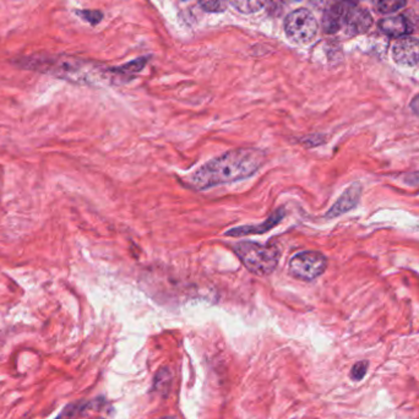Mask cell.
<instances>
[{
  "label": "cell",
  "mask_w": 419,
  "mask_h": 419,
  "mask_svg": "<svg viewBox=\"0 0 419 419\" xmlns=\"http://www.w3.org/2000/svg\"><path fill=\"white\" fill-rule=\"evenodd\" d=\"M284 31L293 43L308 44L316 36L318 22L309 10H294L286 18Z\"/></svg>",
  "instance_id": "cell-4"
},
{
  "label": "cell",
  "mask_w": 419,
  "mask_h": 419,
  "mask_svg": "<svg viewBox=\"0 0 419 419\" xmlns=\"http://www.w3.org/2000/svg\"><path fill=\"white\" fill-rule=\"evenodd\" d=\"M313 4L316 5V6H319V5L323 4L324 0H310Z\"/></svg>",
  "instance_id": "cell-18"
},
{
  "label": "cell",
  "mask_w": 419,
  "mask_h": 419,
  "mask_svg": "<svg viewBox=\"0 0 419 419\" xmlns=\"http://www.w3.org/2000/svg\"><path fill=\"white\" fill-rule=\"evenodd\" d=\"M368 367H369V363L367 361L356 363L351 369V379H353L354 381L362 380L367 374Z\"/></svg>",
  "instance_id": "cell-15"
},
{
  "label": "cell",
  "mask_w": 419,
  "mask_h": 419,
  "mask_svg": "<svg viewBox=\"0 0 419 419\" xmlns=\"http://www.w3.org/2000/svg\"><path fill=\"white\" fill-rule=\"evenodd\" d=\"M328 267V259L324 254L306 250L293 255L289 260V275L301 281H314L323 275Z\"/></svg>",
  "instance_id": "cell-3"
},
{
  "label": "cell",
  "mask_w": 419,
  "mask_h": 419,
  "mask_svg": "<svg viewBox=\"0 0 419 419\" xmlns=\"http://www.w3.org/2000/svg\"><path fill=\"white\" fill-rule=\"evenodd\" d=\"M284 216H286V212L284 209L276 210L275 212H272L264 222L231 228L224 233V236L232 237V238H242V237L253 236V234H264V233L271 231L272 228H275L284 219Z\"/></svg>",
  "instance_id": "cell-5"
},
{
  "label": "cell",
  "mask_w": 419,
  "mask_h": 419,
  "mask_svg": "<svg viewBox=\"0 0 419 419\" xmlns=\"http://www.w3.org/2000/svg\"><path fill=\"white\" fill-rule=\"evenodd\" d=\"M233 250L247 270L257 276H269L279 265L281 250L272 243L262 244L257 242H239Z\"/></svg>",
  "instance_id": "cell-2"
},
{
  "label": "cell",
  "mask_w": 419,
  "mask_h": 419,
  "mask_svg": "<svg viewBox=\"0 0 419 419\" xmlns=\"http://www.w3.org/2000/svg\"><path fill=\"white\" fill-rule=\"evenodd\" d=\"M362 195V187L361 184L354 183L351 185L347 190H346L338 200L331 206V209L329 210L328 214H325L326 219H335L338 217L341 214L348 212L351 210L354 209L357 204H358L359 199Z\"/></svg>",
  "instance_id": "cell-7"
},
{
  "label": "cell",
  "mask_w": 419,
  "mask_h": 419,
  "mask_svg": "<svg viewBox=\"0 0 419 419\" xmlns=\"http://www.w3.org/2000/svg\"><path fill=\"white\" fill-rule=\"evenodd\" d=\"M157 419H175V417H170V415H165V417H161V418Z\"/></svg>",
  "instance_id": "cell-19"
},
{
  "label": "cell",
  "mask_w": 419,
  "mask_h": 419,
  "mask_svg": "<svg viewBox=\"0 0 419 419\" xmlns=\"http://www.w3.org/2000/svg\"><path fill=\"white\" fill-rule=\"evenodd\" d=\"M201 6L210 13H219L226 9L228 0H199Z\"/></svg>",
  "instance_id": "cell-13"
},
{
  "label": "cell",
  "mask_w": 419,
  "mask_h": 419,
  "mask_svg": "<svg viewBox=\"0 0 419 419\" xmlns=\"http://www.w3.org/2000/svg\"><path fill=\"white\" fill-rule=\"evenodd\" d=\"M405 4H406V0H379L378 8L380 13L391 14L403 8Z\"/></svg>",
  "instance_id": "cell-12"
},
{
  "label": "cell",
  "mask_w": 419,
  "mask_h": 419,
  "mask_svg": "<svg viewBox=\"0 0 419 419\" xmlns=\"http://www.w3.org/2000/svg\"><path fill=\"white\" fill-rule=\"evenodd\" d=\"M88 407V403H83V402L73 403V405H69V406L66 407V410L61 412V415L56 419H71L75 415H79L80 412H83Z\"/></svg>",
  "instance_id": "cell-14"
},
{
  "label": "cell",
  "mask_w": 419,
  "mask_h": 419,
  "mask_svg": "<svg viewBox=\"0 0 419 419\" xmlns=\"http://www.w3.org/2000/svg\"><path fill=\"white\" fill-rule=\"evenodd\" d=\"M371 22L373 19L367 10L353 6L346 15L345 25L347 33L352 36L364 33L371 26Z\"/></svg>",
  "instance_id": "cell-8"
},
{
  "label": "cell",
  "mask_w": 419,
  "mask_h": 419,
  "mask_svg": "<svg viewBox=\"0 0 419 419\" xmlns=\"http://www.w3.org/2000/svg\"><path fill=\"white\" fill-rule=\"evenodd\" d=\"M405 182L408 185H412V187H419V172L407 175L406 178H405Z\"/></svg>",
  "instance_id": "cell-17"
},
{
  "label": "cell",
  "mask_w": 419,
  "mask_h": 419,
  "mask_svg": "<svg viewBox=\"0 0 419 419\" xmlns=\"http://www.w3.org/2000/svg\"><path fill=\"white\" fill-rule=\"evenodd\" d=\"M379 27L385 35L393 37V38H401L403 36H406L410 31L406 19L403 16H391V18L383 19L379 22Z\"/></svg>",
  "instance_id": "cell-9"
},
{
  "label": "cell",
  "mask_w": 419,
  "mask_h": 419,
  "mask_svg": "<svg viewBox=\"0 0 419 419\" xmlns=\"http://www.w3.org/2000/svg\"><path fill=\"white\" fill-rule=\"evenodd\" d=\"M395 61L402 66H413L419 63V41L413 37H401L393 44Z\"/></svg>",
  "instance_id": "cell-6"
},
{
  "label": "cell",
  "mask_w": 419,
  "mask_h": 419,
  "mask_svg": "<svg viewBox=\"0 0 419 419\" xmlns=\"http://www.w3.org/2000/svg\"><path fill=\"white\" fill-rule=\"evenodd\" d=\"M267 0H228V3L243 14L258 13L262 10Z\"/></svg>",
  "instance_id": "cell-10"
},
{
  "label": "cell",
  "mask_w": 419,
  "mask_h": 419,
  "mask_svg": "<svg viewBox=\"0 0 419 419\" xmlns=\"http://www.w3.org/2000/svg\"><path fill=\"white\" fill-rule=\"evenodd\" d=\"M267 153L254 148H242L223 153L197 168L189 175L188 185L195 190H206L234 183L257 175L267 163Z\"/></svg>",
  "instance_id": "cell-1"
},
{
  "label": "cell",
  "mask_w": 419,
  "mask_h": 419,
  "mask_svg": "<svg viewBox=\"0 0 419 419\" xmlns=\"http://www.w3.org/2000/svg\"><path fill=\"white\" fill-rule=\"evenodd\" d=\"M172 381V373L168 368H161L153 380V390L158 393H167Z\"/></svg>",
  "instance_id": "cell-11"
},
{
  "label": "cell",
  "mask_w": 419,
  "mask_h": 419,
  "mask_svg": "<svg viewBox=\"0 0 419 419\" xmlns=\"http://www.w3.org/2000/svg\"><path fill=\"white\" fill-rule=\"evenodd\" d=\"M324 141H325V136L319 135V134L318 135L304 136V138L299 139V143L304 145L306 148H309V149L323 144Z\"/></svg>",
  "instance_id": "cell-16"
}]
</instances>
